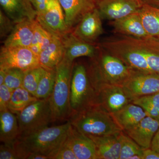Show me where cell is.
Listing matches in <instances>:
<instances>
[{
    "label": "cell",
    "mask_w": 159,
    "mask_h": 159,
    "mask_svg": "<svg viewBox=\"0 0 159 159\" xmlns=\"http://www.w3.org/2000/svg\"><path fill=\"white\" fill-rule=\"evenodd\" d=\"M20 136L27 135L54 122L50 97L38 99L16 115Z\"/></svg>",
    "instance_id": "52a82bcc"
},
{
    "label": "cell",
    "mask_w": 159,
    "mask_h": 159,
    "mask_svg": "<svg viewBox=\"0 0 159 159\" xmlns=\"http://www.w3.org/2000/svg\"><path fill=\"white\" fill-rule=\"evenodd\" d=\"M139 13L148 35L159 39V8L144 3Z\"/></svg>",
    "instance_id": "d4e9b609"
},
{
    "label": "cell",
    "mask_w": 159,
    "mask_h": 159,
    "mask_svg": "<svg viewBox=\"0 0 159 159\" xmlns=\"http://www.w3.org/2000/svg\"><path fill=\"white\" fill-rule=\"evenodd\" d=\"M143 3L156 8H159V0H142Z\"/></svg>",
    "instance_id": "60d3db41"
},
{
    "label": "cell",
    "mask_w": 159,
    "mask_h": 159,
    "mask_svg": "<svg viewBox=\"0 0 159 159\" xmlns=\"http://www.w3.org/2000/svg\"><path fill=\"white\" fill-rule=\"evenodd\" d=\"M101 16L97 8L89 11L74 27L72 32L75 36L91 43L103 32Z\"/></svg>",
    "instance_id": "4fadbf2b"
},
{
    "label": "cell",
    "mask_w": 159,
    "mask_h": 159,
    "mask_svg": "<svg viewBox=\"0 0 159 159\" xmlns=\"http://www.w3.org/2000/svg\"><path fill=\"white\" fill-rule=\"evenodd\" d=\"M94 1H95V2H97V1H99V0H94Z\"/></svg>",
    "instance_id": "ee69618b"
},
{
    "label": "cell",
    "mask_w": 159,
    "mask_h": 159,
    "mask_svg": "<svg viewBox=\"0 0 159 159\" xmlns=\"http://www.w3.org/2000/svg\"><path fill=\"white\" fill-rule=\"evenodd\" d=\"M70 103L72 114L97 103L96 90L89 77L88 69L82 64L74 65L70 84Z\"/></svg>",
    "instance_id": "8992f818"
},
{
    "label": "cell",
    "mask_w": 159,
    "mask_h": 159,
    "mask_svg": "<svg viewBox=\"0 0 159 159\" xmlns=\"http://www.w3.org/2000/svg\"><path fill=\"white\" fill-rule=\"evenodd\" d=\"M64 55V48L61 39L54 36L51 43L39 54L40 64L44 68L55 69Z\"/></svg>",
    "instance_id": "cb8c5ba5"
},
{
    "label": "cell",
    "mask_w": 159,
    "mask_h": 159,
    "mask_svg": "<svg viewBox=\"0 0 159 159\" xmlns=\"http://www.w3.org/2000/svg\"><path fill=\"white\" fill-rule=\"evenodd\" d=\"M5 77H6V71L5 70L0 69V85L4 84Z\"/></svg>",
    "instance_id": "7bdbcfd3"
},
{
    "label": "cell",
    "mask_w": 159,
    "mask_h": 159,
    "mask_svg": "<svg viewBox=\"0 0 159 159\" xmlns=\"http://www.w3.org/2000/svg\"><path fill=\"white\" fill-rule=\"evenodd\" d=\"M121 152L119 159H131L136 155L142 156L145 148H142L122 131L121 134Z\"/></svg>",
    "instance_id": "83f0119b"
},
{
    "label": "cell",
    "mask_w": 159,
    "mask_h": 159,
    "mask_svg": "<svg viewBox=\"0 0 159 159\" xmlns=\"http://www.w3.org/2000/svg\"><path fill=\"white\" fill-rule=\"evenodd\" d=\"M71 125L68 121L62 125L47 126L30 134L20 136L13 145L20 159H27L33 153L42 154L51 159L65 142Z\"/></svg>",
    "instance_id": "7a4b0ae2"
},
{
    "label": "cell",
    "mask_w": 159,
    "mask_h": 159,
    "mask_svg": "<svg viewBox=\"0 0 159 159\" xmlns=\"http://www.w3.org/2000/svg\"><path fill=\"white\" fill-rule=\"evenodd\" d=\"M45 12L37 15L35 20L52 35L61 39L72 31L66 24L62 8L58 0H49Z\"/></svg>",
    "instance_id": "30bf717a"
},
{
    "label": "cell",
    "mask_w": 159,
    "mask_h": 159,
    "mask_svg": "<svg viewBox=\"0 0 159 159\" xmlns=\"http://www.w3.org/2000/svg\"><path fill=\"white\" fill-rule=\"evenodd\" d=\"M49 0H30L34 9L37 12V15L42 14L45 12L46 5Z\"/></svg>",
    "instance_id": "d590c367"
},
{
    "label": "cell",
    "mask_w": 159,
    "mask_h": 159,
    "mask_svg": "<svg viewBox=\"0 0 159 159\" xmlns=\"http://www.w3.org/2000/svg\"><path fill=\"white\" fill-rule=\"evenodd\" d=\"M145 97L159 112V93Z\"/></svg>",
    "instance_id": "74e56055"
},
{
    "label": "cell",
    "mask_w": 159,
    "mask_h": 159,
    "mask_svg": "<svg viewBox=\"0 0 159 159\" xmlns=\"http://www.w3.org/2000/svg\"><path fill=\"white\" fill-rule=\"evenodd\" d=\"M38 99L23 87L12 92L8 108L15 115L19 113L27 106Z\"/></svg>",
    "instance_id": "484cf974"
},
{
    "label": "cell",
    "mask_w": 159,
    "mask_h": 159,
    "mask_svg": "<svg viewBox=\"0 0 159 159\" xmlns=\"http://www.w3.org/2000/svg\"><path fill=\"white\" fill-rule=\"evenodd\" d=\"M131 101L159 93V75L135 70L122 85Z\"/></svg>",
    "instance_id": "9c48e42d"
},
{
    "label": "cell",
    "mask_w": 159,
    "mask_h": 159,
    "mask_svg": "<svg viewBox=\"0 0 159 159\" xmlns=\"http://www.w3.org/2000/svg\"><path fill=\"white\" fill-rule=\"evenodd\" d=\"M0 4L5 14L15 24L36 18L37 12L30 0H0Z\"/></svg>",
    "instance_id": "d6986e66"
},
{
    "label": "cell",
    "mask_w": 159,
    "mask_h": 159,
    "mask_svg": "<svg viewBox=\"0 0 159 159\" xmlns=\"http://www.w3.org/2000/svg\"><path fill=\"white\" fill-rule=\"evenodd\" d=\"M29 48L32 51V52H33L34 54H36L39 57V54L41 52V50L39 45H32L30 46Z\"/></svg>",
    "instance_id": "b9f144b4"
},
{
    "label": "cell",
    "mask_w": 159,
    "mask_h": 159,
    "mask_svg": "<svg viewBox=\"0 0 159 159\" xmlns=\"http://www.w3.org/2000/svg\"><path fill=\"white\" fill-rule=\"evenodd\" d=\"M159 129V121L147 116L136 125L123 131L142 148H148Z\"/></svg>",
    "instance_id": "2e32d148"
},
{
    "label": "cell",
    "mask_w": 159,
    "mask_h": 159,
    "mask_svg": "<svg viewBox=\"0 0 159 159\" xmlns=\"http://www.w3.org/2000/svg\"><path fill=\"white\" fill-rule=\"evenodd\" d=\"M112 115L123 131L136 125L147 116L146 113L141 107L132 102Z\"/></svg>",
    "instance_id": "603a6c76"
},
{
    "label": "cell",
    "mask_w": 159,
    "mask_h": 159,
    "mask_svg": "<svg viewBox=\"0 0 159 159\" xmlns=\"http://www.w3.org/2000/svg\"><path fill=\"white\" fill-rule=\"evenodd\" d=\"M64 11L66 24L73 30L83 16L97 8L94 0H58Z\"/></svg>",
    "instance_id": "e0dca14e"
},
{
    "label": "cell",
    "mask_w": 159,
    "mask_h": 159,
    "mask_svg": "<svg viewBox=\"0 0 159 159\" xmlns=\"http://www.w3.org/2000/svg\"><path fill=\"white\" fill-rule=\"evenodd\" d=\"M111 25L114 32L121 35L142 39L152 37L143 27L139 11L112 21Z\"/></svg>",
    "instance_id": "ffe728a7"
},
{
    "label": "cell",
    "mask_w": 159,
    "mask_h": 159,
    "mask_svg": "<svg viewBox=\"0 0 159 159\" xmlns=\"http://www.w3.org/2000/svg\"><path fill=\"white\" fill-rule=\"evenodd\" d=\"M61 39L64 48V58L72 62L80 57L93 58L98 53L99 46L80 39L73 34L72 31L61 38Z\"/></svg>",
    "instance_id": "5bb4252c"
},
{
    "label": "cell",
    "mask_w": 159,
    "mask_h": 159,
    "mask_svg": "<svg viewBox=\"0 0 159 159\" xmlns=\"http://www.w3.org/2000/svg\"><path fill=\"white\" fill-rule=\"evenodd\" d=\"M0 159H20L14 146L3 144L0 146Z\"/></svg>",
    "instance_id": "e575fe53"
},
{
    "label": "cell",
    "mask_w": 159,
    "mask_h": 159,
    "mask_svg": "<svg viewBox=\"0 0 159 159\" xmlns=\"http://www.w3.org/2000/svg\"><path fill=\"white\" fill-rule=\"evenodd\" d=\"M99 46L98 53L91 59L88 72L91 83L96 90L103 84L122 86L134 70L121 60L107 52Z\"/></svg>",
    "instance_id": "277c9868"
},
{
    "label": "cell",
    "mask_w": 159,
    "mask_h": 159,
    "mask_svg": "<svg viewBox=\"0 0 159 159\" xmlns=\"http://www.w3.org/2000/svg\"><path fill=\"white\" fill-rule=\"evenodd\" d=\"M74 62L64 57L55 68L54 89L50 97L54 122L68 120L71 116L70 84Z\"/></svg>",
    "instance_id": "5b68a950"
},
{
    "label": "cell",
    "mask_w": 159,
    "mask_h": 159,
    "mask_svg": "<svg viewBox=\"0 0 159 159\" xmlns=\"http://www.w3.org/2000/svg\"><path fill=\"white\" fill-rule=\"evenodd\" d=\"M27 159H50L49 157L38 153H31Z\"/></svg>",
    "instance_id": "ab89813d"
},
{
    "label": "cell",
    "mask_w": 159,
    "mask_h": 159,
    "mask_svg": "<svg viewBox=\"0 0 159 159\" xmlns=\"http://www.w3.org/2000/svg\"><path fill=\"white\" fill-rule=\"evenodd\" d=\"M150 148L152 150L159 152V129L153 137Z\"/></svg>",
    "instance_id": "f35d334b"
},
{
    "label": "cell",
    "mask_w": 159,
    "mask_h": 159,
    "mask_svg": "<svg viewBox=\"0 0 159 159\" xmlns=\"http://www.w3.org/2000/svg\"><path fill=\"white\" fill-rule=\"evenodd\" d=\"M20 136L16 116L8 109L0 111V141L5 145L13 146Z\"/></svg>",
    "instance_id": "7402d4cb"
},
{
    "label": "cell",
    "mask_w": 159,
    "mask_h": 159,
    "mask_svg": "<svg viewBox=\"0 0 159 159\" xmlns=\"http://www.w3.org/2000/svg\"><path fill=\"white\" fill-rule=\"evenodd\" d=\"M142 159H159V152L150 148H145L142 154Z\"/></svg>",
    "instance_id": "8d00e7d4"
},
{
    "label": "cell",
    "mask_w": 159,
    "mask_h": 159,
    "mask_svg": "<svg viewBox=\"0 0 159 159\" xmlns=\"http://www.w3.org/2000/svg\"><path fill=\"white\" fill-rule=\"evenodd\" d=\"M34 35L39 44L41 51L51 43L54 35L48 32L36 20L34 22Z\"/></svg>",
    "instance_id": "4dcf8cb0"
},
{
    "label": "cell",
    "mask_w": 159,
    "mask_h": 159,
    "mask_svg": "<svg viewBox=\"0 0 159 159\" xmlns=\"http://www.w3.org/2000/svg\"><path fill=\"white\" fill-rule=\"evenodd\" d=\"M43 68L42 66L25 71L22 87L35 97Z\"/></svg>",
    "instance_id": "f1b7e54d"
},
{
    "label": "cell",
    "mask_w": 159,
    "mask_h": 159,
    "mask_svg": "<svg viewBox=\"0 0 159 159\" xmlns=\"http://www.w3.org/2000/svg\"><path fill=\"white\" fill-rule=\"evenodd\" d=\"M122 132L108 135L89 136L95 144L97 159H119Z\"/></svg>",
    "instance_id": "ac0fdd59"
},
{
    "label": "cell",
    "mask_w": 159,
    "mask_h": 159,
    "mask_svg": "<svg viewBox=\"0 0 159 159\" xmlns=\"http://www.w3.org/2000/svg\"><path fill=\"white\" fill-rule=\"evenodd\" d=\"M5 70L6 77L4 84L12 91L22 87L25 71L17 68H10Z\"/></svg>",
    "instance_id": "f546056e"
},
{
    "label": "cell",
    "mask_w": 159,
    "mask_h": 159,
    "mask_svg": "<svg viewBox=\"0 0 159 159\" xmlns=\"http://www.w3.org/2000/svg\"><path fill=\"white\" fill-rule=\"evenodd\" d=\"M15 24L2 10H0V36H8L14 28Z\"/></svg>",
    "instance_id": "1f68e13d"
},
{
    "label": "cell",
    "mask_w": 159,
    "mask_h": 159,
    "mask_svg": "<svg viewBox=\"0 0 159 159\" xmlns=\"http://www.w3.org/2000/svg\"><path fill=\"white\" fill-rule=\"evenodd\" d=\"M34 20H25L16 24L5 40L4 46L29 48L34 37Z\"/></svg>",
    "instance_id": "44dd1931"
},
{
    "label": "cell",
    "mask_w": 159,
    "mask_h": 159,
    "mask_svg": "<svg viewBox=\"0 0 159 159\" xmlns=\"http://www.w3.org/2000/svg\"><path fill=\"white\" fill-rule=\"evenodd\" d=\"M68 121L80 132L88 136L108 135L123 131L112 114L98 103L72 114Z\"/></svg>",
    "instance_id": "3957f363"
},
{
    "label": "cell",
    "mask_w": 159,
    "mask_h": 159,
    "mask_svg": "<svg viewBox=\"0 0 159 159\" xmlns=\"http://www.w3.org/2000/svg\"><path fill=\"white\" fill-rule=\"evenodd\" d=\"M55 69L44 68L35 97L38 99H47L51 97L55 84Z\"/></svg>",
    "instance_id": "4316f807"
},
{
    "label": "cell",
    "mask_w": 159,
    "mask_h": 159,
    "mask_svg": "<svg viewBox=\"0 0 159 159\" xmlns=\"http://www.w3.org/2000/svg\"><path fill=\"white\" fill-rule=\"evenodd\" d=\"M143 4L142 0H99L96 2L101 18L111 21L138 12Z\"/></svg>",
    "instance_id": "8fae6325"
},
{
    "label": "cell",
    "mask_w": 159,
    "mask_h": 159,
    "mask_svg": "<svg viewBox=\"0 0 159 159\" xmlns=\"http://www.w3.org/2000/svg\"><path fill=\"white\" fill-rule=\"evenodd\" d=\"M133 70L159 75V39L122 35L99 44Z\"/></svg>",
    "instance_id": "6da1fadb"
},
{
    "label": "cell",
    "mask_w": 159,
    "mask_h": 159,
    "mask_svg": "<svg viewBox=\"0 0 159 159\" xmlns=\"http://www.w3.org/2000/svg\"><path fill=\"white\" fill-rule=\"evenodd\" d=\"M13 91L5 84L0 85V111L8 108Z\"/></svg>",
    "instance_id": "836d02e7"
},
{
    "label": "cell",
    "mask_w": 159,
    "mask_h": 159,
    "mask_svg": "<svg viewBox=\"0 0 159 159\" xmlns=\"http://www.w3.org/2000/svg\"><path fill=\"white\" fill-rule=\"evenodd\" d=\"M98 103L112 114L131 102L122 86L103 84L96 89Z\"/></svg>",
    "instance_id": "7c38bea8"
},
{
    "label": "cell",
    "mask_w": 159,
    "mask_h": 159,
    "mask_svg": "<svg viewBox=\"0 0 159 159\" xmlns=\"http://www.w3.org/2000/svg\"><path fill=\"white\" fill-rule=\"evenodd\" d=\"M66 142L73 151L77 159H97L93 141L72 125Z\"/></svg>",
    "instance_id": "9a60e30c"
},
{
    "label": "cell",
    "mask_w": 159,
    "mask_h": 159,
    "mask_svg": "<svg viewBox=\"0 0 159 159\" xmlns=\"http://www.w3.org/2000/svg\"><path fill=\"white\" fill-rule=\"evenodd\" d=\"M51 159H77V158L65 141L52 157Z\"/></svg>",
    "instance_id": "d6a6232c"
},
{
    "label": "cell",
    "mask_w": 159,
    "mask_h": 159,
    "mask_svg": "<svg viewBox=\"0 0 159 159\" xmlns=\"http://www.w3.org/2000/svg\"><path fill=\"white\" fill-rule=\"evenodd\" d=\"M41 66L39 57L29 48L3 46L0 51V69L17 68L24 71Z\"/></svg>",
    "instance_id": "ba28073f"
}]
</instances>
